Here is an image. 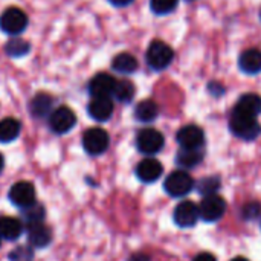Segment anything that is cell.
Listing matches in <instances>:
<instances>
[{"label":"cell","instance_id":"cell-6","mask_svg":"<svg viewBox=\"0 0 261 261\" xmlns=\"http://www.w3.org/2000/svg\"><path fill=\"white\" fill-rule=\"evenodd\" d=\"M109 142H110V139H109L107 132L99 127L89 128L83 135V147L92 156L102 154L109 148Z\"/></svg>","mask_w":261,"mask_h":261},{"label":"cell","instance_id":"cell-12","mask_svg":"<svg viewBox=\"0 0 261 261\" xmlns=\"http://www.w3.org/2000/svg\"><path fill=\"white\" fill-rule=\"evenodd\" d=\"M199 206L190 200L180 202L174 210V222L180 228H193L199 220Z\"/></svg>","mask_w":261,"mask_h":261},{"label":"cell","instance_id":"cell-30","mask_svg":"<svg viewBox=\"0 0 261 261\" xmlns=\"http://www.w3.org/2000/svg\"><path fill=\"white\" fill-rule=\"evenodd\" d=\"M261 213V206L258 203H249L243 208V216L245 219H255Z\"/></svg>","mask_w":261,"mask_h":261},{"label":"cell","instance_id":"cell-35","mask_svg":"<svg viewBox=\"0 0 261 261\" xmlns=\"http://www.w3.org/2000/svg\"><path fill=\"white\" fill-rule=\"evenodd\" d=\"M231 261H249L248 258H245V257H237V258H232Z\"/></svg>","mask_w":261,"mask_h":261},{"label":"cell","instance_id":"cell-25","mask_svg":"<svg viewBox=\"0 0 261 261\" xmlns=\"http://www.w3.org/2000/svg\"><path fill=\"white\" fill-rule=\"evenodd\" d=\"M113 96L121 102H130L135 96V86L130 81H118Z\"/></svg>","mask_w":261,"mask_h":261},{"label":"cell","instance_id":"cell-31","mask_svg":"<svg viewBox=\"0 0 261 261\" xmlns=\"http://www.w3.org/2000/svg\"><path fill=\"white\" fill-rule=\"evenodd\" d=\"M193 261H216V257L211 255V254H208V252H202V254H199Z\"/></svg>","mask_w":261,"mask_h":261},{"label":"cell","instance_id":"cell-11","mask_svg":"<svg viewBox=\"0 0 261 261\" xmlns=\"http://www.w3.org/2000/svg\"><path fill=\"white\" fill-rule=\"evenodd\" d=\"M116 80L109 73H98L89 83V93L92 98H110L116 87Z\"/></svg>","mask_w":261,"mask_h":261},{"label":"cell","instance_id":"cell-8","mask_svg":"<svg viewBox=\"0 0 261 261\" xmlns=\"http://www.w3.org/2000/svg\"><path fill=\"white\" fill-rule=\"evenodd\" d=\"M35 196H37L35 187L28 180H21V182L14 184L11 187V190H9V194H8L9 200L15 206H18L21 210L34 205L35 203Z\"/></svg>","mask_w":261,"mask_h":261},{"label":"cell","instance_id":"cell-37","mask_svg":"<svg viewBox=\"0 0 261 261\" xmlns=\"http://www.w3.org/2000/svg\"><path fill=\"white\" fill-rule=\"evenodd\" d=\"M260 17H261V12H260Z\"/></svg>","mask_w":261,"mask_h":261},{"label":"cell","instance_id":"cell-7","mask_svg":"<svg viewBox=\"0 0 261 261\" xmlns=\"http://www.w3.org/2000/svg\"><path fill=\"white\" fill-rule=\"evenodd\" d=\"M165 144L164 135L159 130L154 128H144L139 132L136 138L138 150L144 154H156L162 150Z\"/></svg>","mask_w":261,"mask_h":261},{"label":"cell","instance_id":"cell-36","mask_svg":"<svg viewBox=\"0 0 261 261\" xmlns=\"http://www.w3.org/2000/svg\"><path fill=\"white\" fill-rule=\"evenodd\" d=\"M0 243H2V239H0Z\"/></svg>","mask_w":261,"mask_h":261},{"label":"cell","instance_id":"cell-20","mask_svg":"<svg viewBox=\"0 0 261 261\" xmlns=\"http://www.w3.org/2000/svg\"><path fill=\"white\" fill-rule=\"evenodd\" d=\"M158 115L159 107L153 99H144L135 109V118L141 122H151L158 118Z\"/></svg>","mask_w":261,"mask_h":261},{"label":"cell","instance_id":"cell-21","mask_svg":"<svg viewBox=\"0 0 261 261\" xmlns=\"http://www.w3.org/2000/svg\"><path fill=\"white\" fill-rule=\"evenodd\" d=\"M21 130V125L17 119L14 118H5L0 121V142L8 144L12 142L18 138Z\"/></svg>","mask_w":261,"mask_h":261},{"label":"cell","instance_id":"cell-1","mask_svg":"<svg viewBox=\"0 0 261 261\" xmlns=\"http://www.w3.org/2000/svg\"><path fill=\"white\" fill-rule=\"evenodd\" d=\"M145 57H147L148 66L153 70H164L171 64V61L174 58V52L167 43H164L161 40H154L150 43Z\"/></svg>","mask_w":261,"mask_h":261},{"label":"cell","instance_id":"cell-24","mask_svg":"<svg viewBox=\"0 0 261 261\" xmlns=\"http://www.w3.org/2000/svg\"><path fill=\"white\" fill-rule=\"evenodd\" d=\"M31 50V44L21 38V37H12L6 44H5V52L12 57V58H20L24 57L26 54H29Z\"/></svg>","mask_w":261,"mask_h":261},{"label":"cell","instance_id":"cell-13","mask_svg":"<svg viewBox=\"0 0 261 261\" xmlns=\"http://www.w3.org/2000/svg\"><path fill=\"white\" fill-rule=\"evenodd\" d=\"M26 236H28V243L34 249H41V248L47 246L50 243V240H52V231L43 222L28 225Z\"/></svg>","mask_w":261,"mask_h":261},{"label":"cell","instance_id":"cell-5","mask_svg":"<svg viewBox=\"0 0 261 261\" xmlns=\"http://www.w3.org/2000/svg\"><path fill=\"white\" fill-rule=\"evenodd\" d=\"M76 124V115L73 113L72 109L61 106L49 115V127L54 133L57 135H64L70 132Z\"/></svg>","mask_w":261,"mask_h":261},{"label":"cell","instance_id":"cell-32","mask_svg":"<svg viewBox=\"0 0 261 261\" xmlns=\"http://www.w3.org/2000/svg\"><path fill=\"white\" fill-rule=\"evenodd\" d=\"M113 6H119V8H122V6H127V5H130L133 0H109Z\"/></svg>","mask_w":261,"mask_h":261},{"label":"cell","instance_id":"cell-17","mask_svg":"<svg viewBox=\"0 0 261 261\" xmlns=\"http://www.w3.org/2000/svg\"><path fill=\"white\" fill-rule=\"evenodd\" d=\"M23 232V225L18 219L3 216L0 217V239L5 240H17Z\"/></svg>","mask_w":261,"mask_h":261},{"label":"cell","instance_id":"cell-27","mask_svg":"<svg viewBox=\"0 0 261 261\" xmlns=\"http://www.w3.org/2000/svg\"><path fill=\"white\" fill-rule=\"evenodd\" d=\"M220 188V179L216 177V176H210V177H205L199 182V193L203 194L205 197L206 196H213L217 193V190Z\"/></svg>","mask_w":261,"mask_h":261},{"label":"cell","instance_id":"cell-14","mask_svg":"<svg viewBox=\"0 0 261 261\" xmlns=\"http://www.w3.org/2000/svg\"><path fill=\"white\" fill-rule=\"evenodd\" d=\"M234 113L257 118L261 113V96L257 93H245L236 104Z\"/></svg>","mask_w":261,"mask_h":261},{"label":"cell","instance_id":"cell-4","mask_svg":"<svg viewBox=\"0 0 261 261\" xmlns=\"http://www.w3.org/2000/svg\"><path fill=\"white\" fill-rule=\"evenodd\" d=\"M164 188L173 197H184L194 188V180L187 171L177 170L165 179Z\"/></svg>","mask_w":261,"mask_h":261},{"label":"cell","instance_id":"cell-26","mask_svg":"<svg viewBox=\"0 0 261 261\" xmlns=\"http://www.w3.org/2000/svg\"><path fill=\"white\" fill-rule=\"evenodd\" d=\"M23 220L26 225H34V223L43 222L44 220V208L35 202L34 205L23 210Z\"/></svg>","mask_w":261,"mask_h":261},{"label":"cell","instance_id":"cell-3","mask_svg":"<svg viewBox=\"0 0 261 261\" xmlns=\"http://www.w3.org/2000/svg\"><path fill=\"white\" fill-rule=\"evenodd\" d=\"M28 26V15L23 9L11 6L0 15V29L8 35H18Z\"/></svg>","mask_w":261,"mask_h":261},{"label":"cell","instance_id":"cell-22","mask_svg":"<svg viewBox=\"0 0 261 261\" xmlns=\"http://www.w3.org/2000/svg\"><path fill=\"white\" fill-rule=\"evenodd\" d=\"M112 67H113V70H116L119 73H133L138 69V60L132 54L122 52L113 58Z\"/></svg>","mask_w":261,"mask_h":261},{"label":"cell","instance_id":"cell-16","mask_svg":"<svg viewBox=\"0 0 261 261\" xmlns=\"http://www.w3.org/2000/svg\"><path fill=\"white\" fill-rule=\"evenodd\" d=\"M87 112L92 119L104 122L110 119L113 113V101L110 98H92V101L89 102Z\"/></svg>","mask_w":261,"mask_h":261},{"label":"cell","instance_id":"cell-18","mask_svg":"<svg viewBox=\"0 0 261 261\" xmlns=\"http://www.w3.org/2000/svg\"><path fill=\"white\" fill-rule=\"evenodd\" d=\"M239 66L245 73H258L261 70V52L258 49H248L240 55Z\"/></svg>","mask_w":261,"mask_h":261},{"label":"cell","instance_id":"cell-2","mask_svg":"<svg viewBox=\"0 0 261 261\" xmlns=\"http://www.w3.org/2000/svg\"><path fill=\"white\" fill-rule=\"evenodd\" d=\"M229 128L231 132L245 141H252L261 133V125L258 124L257 118L232 113L231 121H229Z\"/></svg>","mask_w":261,"mask_h":261},{"label":"cell","instance_id":"cell-28","mask_svg":"<svg viewBox=\"0 0 261 261\" xmlns=\"http://www.w3.org/2000/svg\"><path fill=\"white\" fill-rule=\"evenodd\" d=\"M177 3L179 0H150L151 11L158 15L170 14L177 6Z\"/></svg>","mask_w":261,"mask_h":261},{"label":"cell","instance_id":"cell-29","mask_svg":"<svg viewBox=\"0 0 261 261\" xmlns=\"http://www.w3.org/2000/svg\"><path fill=\"white\" fill-rule=\"evenodd\" d=\"M32 258H34V252H32V249H29L26 246H18L9 254L11 261H32Z\"/></svg>","mask_w":261,"mask_h":261},{"label":"cell","instance_id":"cell-34","mask_svg":"<svg viewBox=\"0 0 261 261\" xmlns=\"http://www.w3.org/2000/svg\"><path fill=\"white\" fill-rule=\"evenodd\" d=\"M3 167H5V159H3V156L0 154V173H2V170H3Z\"/></svg>","mask_w":261,"mask_h":261},{"label":"cell","instance_id":"cell-19","mask_svg":"<svg viewBox=\"0 0 261 261\" xmlns=\"http://www.w3.org/2000/svg\"><path fill=\"white\" fill-rule=\"evenodd\" d=\"M52 98L46 93H38L35 95L32 99H31V104H29V110L34 116L37 118H44L47 115H50L52 112Z\"/></svg>","mask_w":261,"mask_h":261},{"label":"cell","instance_id":"cell-15","mask_svg":"<svg viewBox=\"0 0 261 261\" xmlns=\"http://www.w3.org/2000/svg\"><path fill=\"white\" fill-rule=\"evenodd\" d=\"M136 176L139 177V180L145 184L156 182L162 176V165L156 159H144L136 167Z\"/></svg>","mask_w":261,"mask_h":261},{"label":"cell","instance_id":"cell-23","mask_svg":"<svg viewBox=\"0 0 261 261\" xmlns=\"http://www.w3.org/2000/svg\"><path fill=\"white\" fill-rule=\"evenodd\" d=\"M202 159H203L202 148H197V150H184V148H180V151L176 156V162L184 168H193L197 164H200Z\"/></svg>","mask_w":261,"mask_h":261},{"label":"cell","instance_id":"cell-9","mask_svg":"<svg viewBox=\"0 0 261 261\" xmlns=\"http://www.w3.org/2000/svg\"><path fill=\"white\" fill-rule=\"evenodd\" d=\"M226 211V202L223 197L213 194V196H206L200 206H199V214L200 219L205 222H217L223 217Z\"/></svg>","mask_w":261,"mask_h":261},{"label":"cell","instance_id":"cell-33","mask_svg":"<svg viewBox=\"0 0 261 261\" xmlns=\"http://www.w3.org/2000/svg\"><path fill=\"white\" fill-rule=\"evenodd\" d=\"M130 261H150V258L144 254H136L130 258Z\"/></svg>","mask_w":261,"mask_h":261},{"label":"cell","instance_id":"cell-10","mask_svg":"<svg viewBox=\"0 0 261 261\" xmlns=\"http://www.w3.org/2000/svg\"><path fill=\"white\" fill-rule=\"evenodd\" d=\"M176 139H177L180 148L197 150V148H202L205 144V133L197 125H185L177 132Z\"/></svg>","mask_w":261,"mask_h":261}]
</instances>
